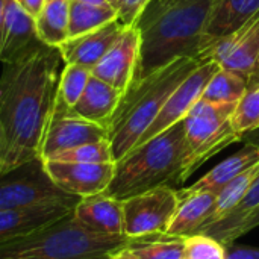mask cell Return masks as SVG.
Instances as JSON below:
<instances>
[{
  "label": "cell",
  "mask_w": 259,
  "mask_h": 259,
  "mask_svg": "<svg viewBox=\"0 0 259 259\" xmlns=\"http://www.w3.org/2000/svg\"><path fill=\"white\" fill-rule=\"evenodd\" d=\"M62 56L42 46L17 64H3L0 74L2 150L0 175L39 158L53 108Z\"/></svg>",
  "instance_id": "6da1fadb"
},
{
  "label": "cell",
  "mask_w": 259,
  "mask_h": 259,
  "mask_svg": "<svg viewBox=\"0 0 259 259\" xmlns=\"http://www.w3.org/2000/svg\"><path fill=\"white\" fill-rule=\"evenodd\" d=\"M214 0H152L137 21L141 79L178 58L199 59L203 27Z\"/></svg>",
  "instance_id": "7a4b0ae2"
},
{
  "label": "cell",
  "mask_w": 259,
  "mask_h": 259,
  "mask_svg": "<svg viewBox=\"0 0 259 259\" xmlns=\"http://www.w3.org/2000/svg\"><path fill=\"white\" fill-rule=\"evenodd\" d=\"M200 64L196 58H178L131 83L106 127L114 162L137 146L167 99Z\"/></svg>",
  "instance_id": "3957f363"
},
{
  "label": "cell",
  "mask_w": 259,
  "mask_h": 259,
  "mask_svg": "<svg viewBox=\"0 0 259 259\" xmlns=\"http://www.w3.org/2000/svg\"><path fill=\"white\" fill-rule=\"evenodd\" d=\"M185 158L187 141L182 120L117 161L114 178L105 193L126 200L158 187L182 184Z\"/></svg>",
  "instance_id": "277c9868"
},
{
  "label": "cell",
  "mask_w": 259,
  "mask_h": 259,
  "mask_svg": "<svg viewBox=\"0 0 259 259\" xmlns=\"http://www.w3.org/2000/svg\"><path fill=\"white\" fill-rule=\"evenodd\" d=\"M129 241L124 235L96 234L70 212L50 226L0 246V259H108Z\"/></svg>",
  "instance_id": "5b68a950"
},
{
  "label": "cell",
  "mask_w": 259,
  "mask_h": 259,
  "mask_svg": "<svg viewBox=\"0 0 259 259\" xmlns=\"http://www.w3.org/2000/svg\"><path fill=\"white\" fill-rule=\"evenodd\" d=\"M237 103H215L200 99L184 118L187 158L182 173L185 182L202 164L243 137L232 126Z\"/></svg>",
  "instance_id": "8992f818"
},
{
  "label": "cell",
  "mask_w": 259,
  "mask_h": 259,
  "mask_svg": "<svg viewBox=\"0 0 259 259\" xmlns=\"http://www.w3.org/2000/svg\"><path fill=\"white\" fill-rule=\"evenodd\" d=\"M123 202V234L129 240L165 234L181 202L173 187H158Z\"/></svg>",
  "instance_id": "52a82bcc"
},
{
  "label": "cell",
  "mask_w": 259,
  "mask_h": 259,
  "mask_svg": "<svg viewBox=\"0 0 259 259\" xmlns=\"http://www.w3.org/2000/svg\"><path fill=\"white\" fill-rule=\"evenodd\" d=\"M68 196L50 179L41 158L0 175V211L27 208Z\"/></svg>",
  "instance_id": "ba28073f"
},
{
  "label": "cell",
  "mask_w": 259,
  "mask_h": 259,
  "mask_svg": "<svg viewBox=\"0 0 259 259\" xmlns=\"http://www.w3.org/2000/svg\"><path fill=\"white\" fill-rule=\"evenodd\" d=\"M206 61H215L222 68L241 76L249 90L258 87L259 12L241 29L203 52L200 62Z\"/></svg>",
  "instance_id": "9c48e42d"
},
{
  "label": "cell",
  "mask_w": 259,
  "mask_h": 259,
  "mask_svg": "<svg viewBox=\"0 0 259 259\" xmlns=\"http://www.w3.org/2000/svg\"><path fill=\"white\" fill-rule=\"evenodd\" d=\"M220 70V65L215 61H206L202 62L176 90L175 93L167 99L164 106L161 108L159 114L156 115L155 121L149 126V129L144 132V135L140 138L135 147L147 143L153 137L162 134L173 124L182 121L187 114L191 111V108L202 99L203 90L206 88L211 77ZM134 147V149H135Z\"/></svg>",
  "instance_id": "30bf717a"
},
{
  "label": "cell",
  "mask_w": 259,
  "mask_h": 259,
  "mask_svg": "<svg viewBox=\"0 0 259 259\" xmlns=\"http://www.w3.org/2000/svg\"><path fill=\"white\" fill-rule=\"evenodd\" d=\"M102 140H108L106 127L80 118L71 112L52 109L42 137L39 158L42 161H49L68 149Z\"/></svg>",
  "instance_id": "8fae6325"
},
{
  "label": "cell",
  "mask_w": 259,
  "mask_h": 259,
  "mask_svg": "<svg viewBox=\"0 0 259 259\" xmlns=\"http://www.w3.org/2000/svg\"><path fill=\"white\" fill-rule=\"evenodd\" d=\"M80 197L68 196L39 205L0 211V246L27 237L73 212Z\"/></svg>",
  "instance_id": "7c38bea8"
},
{
  "label": "cell",
  "mask_w": 259,
  "mask_h": 259,
  "mask_svg": "<svg viewBox=\"0 0 259 259\" xmlns=\"http://www.w3.org/2000/svg\"><path fill=\"white\" fill-rule=\"evenodd\" d=\"M35 18L15 0H6L0 23V64H17L39 50Z\"/></svg>",
  "instance_id": "4fadbf2b"
},
{
  "label": "cell",
  "mask_w": 259,
  "mask_h": 259,
  "mask_svg": "<svg viewBox=\"0 0 259 259\" xmlns=\"http://www.w3.org/2000/svg\"><path fill=\"white\" fill-rule=\"evenodd\" d=\"M44 167L55 185L74 197H87L106 191L115 173V162L79 164L44 161Z\"/></svg>",
  "instance_id": "5bb4252c"
},
{
  "label": "cell",
  "mask_w": 259,
  "mask_h": 259,
  "mask_svg": "<svg viewBox=\"0 0 259 259\" xmlns=\"http://www.w3.org/2000/svg\"><path fill=\"white\" fill-rule=\"evenodd\" d=\"M141 36L137 26H126L109 52L93 67V76L124 93L135 79Z\"/></svg>",
  "instance_id": "9a60e30c"
},
{
  "label": "cell",
  "mask_w": 259,
  "mask_h": 259,
  "mask_svg": "<svg viewBox=\"0 0 259 259\" xmlns=\"http://www.w3.org/2000/svg\"><path fill=\"white\" fill-rule=\"evenodd\" d=\"M259 12V0H214L203 27L200 55L220 39L241 29Z\"/></svg>",
  "instance_id": "2e32d148"
},
{
  "label": "cell",
  "mask_w": 259,
  "mask_h": 259,
  "mask_svg": "<svg viewBox=\"0 0 259 259\" xmlns=\"http://www.w3.org/2000/svg\"><path fill=\"white\" fill-rule=\"evenodd\" d=\"M124 29L126 26L120 20H114L83 35L68 38L58 47L64 64H77L93 70L117 42Z\"/></svg>",
  "instance_id": "e0dca14e"
},
{
  "label": "cell",
  "mask_w": 259,
  "mask_h": 259,
  "mask_svg": "<svg viewBox=\"0 0 259 259\" xmlns=\"http://www.w3.org/2000/svg\"><path fill=\"white\" fill-rule=\"evenodd\" d=\"M74 219L87 229L102 235L123 234V202L99 193L80 197L73 209Z\"/></svg>",
  "instance_id": "ac0fdd59"
},
{
  "label": "cell",
  "mask_w": 259,
  "mask_h": 259,
  "mask_svg": "<svg viewBox=\"0 0 259 259\" xmlns=\"http://www.w3.org/2000/svg\"><path fill=\"white\" fill-rule=\"evenodd\" d=\"M121 96L123 93L120 90L114 88L112 85L103 82L96 76H91L83 94L70 112L80 118L108 127V123L112 118L121 100Z\"/></svg>",
  "instance_id": "d6986e66"
},
{
  "label": "cell",
  "mask_w": 259,
  "mask_h": 259,
  "mask_svg": "<svg viewBox=\"0 0 259 259\" xmlns=\"http://www.w3.org/2000/svg\"><path fill=\"white\" fill-rule=\"evenodd\" d=\"M259 164V146L247 141L243 149L237 153L231 155L220 164H217L212 170H209L205 176H202L197 182L191 187L179 190V194H190L197 191H220L228 182L244 173L246 170L252 168Z\"/></svg>",
  "instance_id": "ffe728a7"
},
{
  "label": "cell",
  "mask_w": 259,
  "mask_h": 259,
  "mask_svg": "<svg viewBox=\"0 0 259 259\" xmlns=\"http://www.w3.org/2000/svg\"><path fill=\"white\" fill-rule=\"evenodd\" d=\"M179 197L181 202L165 234L185 238L197 234L199 229L208 222L217 200V191H197L179 194Z\"/></svg>",
  "instance_id": "44dd1931"
},
{
  "label": "cell",
  "mask_w": 259,
  "mask_h": 259,
  "mask_svg": "<svg viewBox=\"0 0 259 259\" xmlns=\"http://www.w3.org/2000/svg\"><path fill=\"white\" fill-rule=\"evenodd\" d=\"M246 138H249V141L255 143L259 146V127L246 134ZM243 137V138H244ZM259 209V173L256 179L253 181L252 187L249 188L246 197L243 199V202L229 214L226 215L223 220H220L219 223L212 225L211 228L199 232V234H205L209 235L215 240H219L220 243H223L225 246L229 243L237 241L238 238V232L241 229V226L256 212Z\"/></svg>",
  "instance_id": "7402d4cb"
},
{
  "label": "cell",
  "mask_w": 259,
  "mask_h": 259,
  "mask_svg": "<svg viewBox=\"0 0 259 259\" xmlns=\"http://www.w3.org/2000/svg\"><path fill=\"white\" fill-rule=\"evenodd\" d=\"M71 0H44V5L35 17V30L38 39L50 47H59L68 39Z\"/></svg>",
  "instance_id": "603a6c76"
},
{
  "label": "cell",
  "mask_w": 259,
  "mask_h": 259,
  "mask_svg": "<svg viewBox=\"0 0 259 259\" xmlns=\"http://www.w3.org/2000/svg\"><path fill=\"white\" fill-rule=\"evenodd\" d=\"M259 173V164L253 165L252 168L246 170L244 173H241L240 176H237L235 179H232L231 182H228L219 193H217V200L215 205L212 208V212L208 219V222L199 229V232L211 228L212 225L219 223L220 220H223L226 215H229L246 197L249 188L252 187L253 181L256 179ZM197 232V234H199Z\"/></svg>",
  "instance_id": "cb8c5ba5"
},
{
  "label": "cell",
  "mask_w": 259,
  "mask_h": 259,
  "mask_svg": "<svg viewBox=\"0 0 259 259\" xmlns=\"http://www.w3.org/2000/svg\"><path fill=\"white\" fill-rule=\"evenodd\" d=\"M91 76H93L91 70L83 65L64 64V68L61 70V76L58 80L52 109L70 112L71 108L77 103V100L83 94Z\"/></svg>",
  "instance_id": "d4e9b609"
},
{
  "label": "cell",
  "mask_w": 259,
  "mask_h": 259,
  "mask_svg": "<svg viewBox=\"0 0 259 259\" xmlns=\"http://www.w3.org/2000/svg\"><path fill=\"white\" fill-rule=\"evenodd\" d=\"M126 249L137 259H185L184 238L168 234L131 240Z\"/></svg>",
  "instance_id": "484cf974"
},
{
  "label": "cell",
  "mask_w": 259,
  "mask_h": 259,
  "mask_svg": "<svg viewBox=\"0 0 259 259\" xmlns=\"http://www.w3.org/2000/svg\"><path fill=\"white\" fill-rule=\"evenodd\" d=\"M114 20H118V12L112 6L85 5V3L71 0L70 20H68V38L91 32Z\"/></svg>",
  "instance_id": "4316f807"
},
{
  "label": "cell",
  "mask_w": 259,
  "mask_h": 259,
  "mask_svg": "<svg viewBox=\"0 0 259 259\" xmlns=\"http://www.w3.org/2000/svg\"><path fill=\"white\" fill-rule=\"evenodd\" d=\"M247 90V82L241 76L220 67L203 90L202 99L215 103H238Z\"/></svg>",
  "instance_id": "83f0119b"
},
{
  "label": "cell",
  "mask_w": 259,
  "mask_h": 259,
  "mask_svg": "<svg viewBox=\"0 0 259 259\" xmlns=\"http://www.w3.org/2000/svg\"><path fill=\"white\" fill-rule=\"evenodd\" d=\"M49 161L79 162V164H106V162H114V156H112L109 141L102 140V141L88 143V144L68 149Z\"/></svg>",
  "instance_id": "f1b7e54d"
},
{
  "label": "cell",
  "mask_w": 259,
  "mask_h": 259,
  "mask_svg": "<svg viewBox=\"0 0 259 259\" xmlns=\"http://www.w3.org/2000/svg\"><path fill=\"white\" fill-rule=\"evenodd\" d=\"M232 126L241 137L259 127V85L247 90L244 97L237 103L232 114Z\"/></svg>",
  "instance_id": "f546056e"
},
{
  "label": "cell",
  "mask_w": 259,
  "mask_h": 259,
  "mask_svg": "<svg viewBox=\"0 0 259 259\" xmlns=\"http://www.w3.org/2000/svg\"><path fill=\"white\" fill-rule=\"evenodd\" d=\"M184 246L185 259H226L225 244L205 234H193L185 237Z\"/></svg>",
  "instance_id": "4dcf8cb0"
},
{
  "label": "cell",
  "mask_w": 259,
  "mask_h": 259,
  "mask_svg": "<svg viewBox=\"0 0 259 259\" xmlns=\"http://www.w3.org/2000/svg\"><path fill=\"white\" fill-rule=\"evenodd\" d=\"M150 2L152 0H118L117 3L118 20L124 26H135Z\"/></svg>",
  "instance_id": "1f68e13d"
},
{
  "label": "cell",
  "mask_w": 259,
  "mask_h": 259,
  "mask_svg": "<svg viewBox=\"0 0 259 259\" xmlns=\"http://www.w3.org/2000/svg\"><path fill=\"white\" fill-rule=\"evenodd\" d=\"M226 247V259H259V247L250 246H241L234 243H229Z\"/></svg>",
  "instance_id": "d6a6232c"
},
{
  "label": "cell",
  "mask_w": 259,
  "mask_h": 259,
  "mask_svg": "<svg viewBox=\"0 0 259 259\" xmlns=\"http://www.w3.org/2000/svg\"><path fill=\"white\" fill-rule=\"evenodd\" d=\"M29 15H32L33 18L38 15V12L41 11L44 0H15Z\"/></svg>",
  "instance_id": "836d02e7"
},
{
  "label": "cell",
  "mask_w": 259,
  "mask_h": 259,
  "mask_svg": "<svg viewBox=\"0 0 259 259\" xmlns=\"http://www.w3.org/2000/svg\"><path fill=\"white\" fill-rule=\"evenodd\" d=\"M259 226V209L241 226V229H240V232H238V238L240 237H243L244 234H247V232H250L252 229H255V228H258Z\"/></svg>",
  "instance_id": "e575fe53"
},
{
  "label": "cell",
  "mask_w": 259,
  "mask_h": 259,
  "mask_svg": "<svg viewBox=\"0 0 259 259\" xmlns=\"http://www.w3.org/2000/svg\"><path fill=\"white\" fill-rule=\"evenodd\" d=\"M126 247H127V246H126ZM126 247H124V249H121V250H118L117 253L111 255L108 259H137L134 255H132V253H131V252H129V250H127V249H126Z\"/></svg>",
  "instance_id": "d590c367"
},
{
  "label": "cell",
  "mask_w": 259,
  "mask_h": 259,
  "mask_svg": "<svg viewBox=\"0 0 259 259\" xmlns=\"http://www.w3.org/2000/svg\"><path fill=\"white\" fill-rule=\"evenodd\" d=\"M73 2L85 3V5H96V6H111V3L108 0H73Z\"/></svg>",
  "instance_id": "8d00e7d4"
},
{
  "label": "cell",
  "mask_w": 259,
  "mask_h": 259,
  "mask_svg": "<svg viewBox=\"0 0 259 259\" xmlns=\"http://www.w3.org/2000/svg\"><path fill=\"white\" fill-rule=\"evenodd\" d=\"M5 3H6V0H0V23H2V18H3V11H5Z\"/></svg>",
  "instance_id": "74e56055"
},
{
  "label": "cell",
  "mask_w": 259,
  "mask_h": 259,
  "mask_svg": "<svg viewBox=\"0 0 259 259\" xmlns=\"http://www.w3.org/2000/svg\"><path fill=\"white\" fill-rule=\"evenodd\" d=\"M109 3H111V6H114L115 9H117V3H118V0H108Z\"/></svg>",
  "instance_id": "f35d334b"
},
{
  "label": "cell",
  "mask_w": 259,
  "mask_h": 259,
  "mask_svg": "<svg viewBox=\"0 0 259 259\" xmlns=\"http://www.w3.org/2000/svg\"><path fill=\"white\" fill-rule=\"evenodd\" d=\"M0 150H2V124H0Z\"/></svg>",
  "instance_id": "ab89813d"
},
{
  "label": "cell",
  "mask_w": 259,
  "mask_h": 259,
  "mask_svg": "<svg viewBox=\"0 0 259 259\" xmlns=\"http://www.w3.org/2000/svg\"><path fill=\"white\" fill-rule=\"evenodd\" d=\"M258 85H259V67H258Z\"/></svg>",
  "instance_id": "60d3db41"
}]
</instances>
